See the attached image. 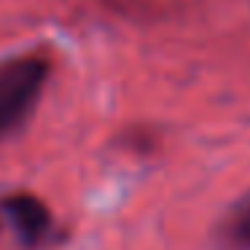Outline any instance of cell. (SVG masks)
Returning a JSON list of instances; mask_svg holds the SVG:
<instances>
[{"label": "cell", "mask_w": 250, "mask_h": 250, "mask_svg": "<svg viewBox=\"0 0 250 250\" xmlns=\"http://www.w3.org/2000/svg\"><path fill=\"white\" fill-rule=\"evenodd\" d=\"M49 70V60L41 54H22L0 65V135L17 129L30 116Z\"/></svg>", "instance_id": "obj_1"}, {"label": "cell", "mask_w": 250, "mask_h": 250, "mask_svg": "<svg viewBox=\"0 0 250 250\" xmlns=\"http://www.w3.org/2000/svg\"><path fill=\"white\" fill-rule=\"evenodd\" d=\"M226 239L239 250H250V202H245L226 223Z\"/></svg>", "instance_id": "obj_3"}, {"label": "cell", "mask_w": 250, "mask_h": 250, "mask_svg": "<svg viewBox=\"0 0 250 250\" xmlns=\"http://www.w3.org/2000/svg\"><path fill=\"white\" fill-rule=\"evenodd\" d=\"M3 212L11 218L19 237L30 245H38L51 229V212L38 196L33 194H11L3 199Z\"/></svg>", "instance_id": "obj_2"}]
</instances>
